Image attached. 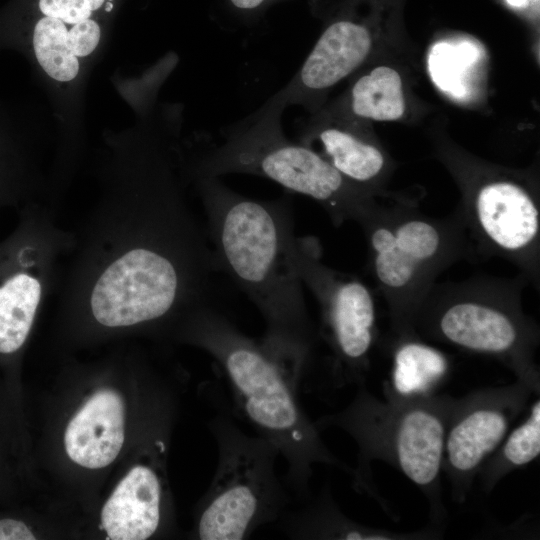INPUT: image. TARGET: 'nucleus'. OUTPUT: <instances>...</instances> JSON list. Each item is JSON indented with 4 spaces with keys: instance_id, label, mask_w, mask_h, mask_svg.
<instances>
[{
    "instance_id": "f257e3e1",
    "label": "nucleus",
    "mask_w": 540,
    "mask_h": 540,
    "mask_svg": "<svg viewBox=\"0 0 540 540\" xmlns=\"http://www.w3.org/2000/svg\"><path fill=\"white\" fill-rule=\"evenodd\" d=\"M200 192L219 269L260 311L266 325L260 341L299 389L317 332L290 255L295 235L291 199L249 198L219 177H200Z\"/></svg>"
},
{
    "instance_id": "f03ea898",
    "label": "nucleus",
    "mask_w": 540,
    "mask_h": 540,
    "mask_svg": "<svg viewBox=\"0 0 540 540\" xmlns=\"http://www.w3.org/2000/svg\"><path fill=\"white\" fill-rule=\"evenodd\" d=\"M189 340L208 352L221 370L238 416L271 442L287 464L284 480L293 501L311 495L314 466L352 473L324 443L306 414L298 389L262 345L241 332L222 312L202 304L190 312Z\"/></svg>"
},
{
    "instance_id": "7ed1b4c3",
    "label": "nucleus",
    "mask_w": 540,
    "mask_h": 540,
    "mask_svg": "<svg viewBox=\"0 0 540 540\" xmlns=\"http://www.w3.org/2000/svg\"><path fill=\"white\" fill-rule=\"evenodd\" d=\"M375 397L360 385L342 410L315 421L321 430L336 427L355 441L358 461L353 487L378 496L371 463L383 461L401 472L426 497L434 522L445 515L441 495L444 439L456 398L446 394L401 399Z\"/></svg>"
},
{
    "instance_id": "20e7f679",
    "label": "nucleus",
    "mask_w": 540,
    "mask_h": 540,
    "mask_svg": "<svg viewBox=\"0 0 540 540\" xmlns=\"http://www.w3.org/2000/svg\"><path fill=\"white\" fill-rule=\"evenodd\" d=\"M527 283L522 275L435 283L414 316L413 329L421 338L496 359L539 395L540 330L523 309Z\"/></svg>"
},
{
    "instance_id": "39448f33",
    "label": "nucleus",
    "mask_w": 540,
    "mask_h": 540,
    "mask_svg": "<svg viewBox=\"0 0 540 540\" xmlns=\"http://www.w3.org/2000/svg\"><path fill=\"white\" fill-rule=\"evenodd\" d=\"M285 109L273 95L244 118L202 159L200 177L261 176L314 199L336 226L346 221L362 223L381 205L372 193L347 180L316 151L290 140L281 123Z\"/></svg>"
},
{
    "instance_id": "423d86ee",
    "label": "nucleus",
    "mask_w": 540,
    "mask_h": 540,
    "mask_svg": "<svg viewBox=\"0 0 540 540\" xmlns=\"http://www.w3.org/2000/svg\"><path fill=\"white\" fill-rule=\"evenodd\" d=\"M368 248L369 272L382 294L395 335L416 333L414 316L452 264L475 256L457 210L434 218L415 206H380L359 224Z\"/></svg>"
},
{
    "instance_id": "0eeeda50",
    "label": "nucleus",
    "mask_w": 540,
    "mask_h": 540,
    "mask_svg": "<svg viewBox=\"0 0 540 540\" xmlns=\"http://www.w3.org/2000/svg\"><path fill=\"white\" fill-rule=\"evenodd\" d=\"M218 460L211 485L197 513L200 540L248 539L276 523L293 501L276 472L278 449L265 438L245 432L222 403L209 422Z\"/></svg>"
},
{
    "instance_id": "6e6552de",
    "label": "nucleus",
    "mask_w": 540,
    "mask_h": 540,
    "mask_svg": "<svg viewBox=\"0 0 540 540\" xmlns=\"http://www.w3.org/2000/svg\"><path fill=\"white\" fill-rule=\"evenodd\" d=\"M290 255L302 283L319 304L317 338L330 351V371L336 384L364 385L376 340L373 293L359 278L325 265L318 240L313 237L294 235Z\"/></svg>"
},
{
    "instance_id": "1a4fd4ad",
    "label": "nucleus",
    "mask_w": 540,
    "mask_h": 540,
    "mask_svg": "<svg viewBox=\"0 0 540 540\" xmlns=\"http://www.w3.org/2000/svg\"><path fill=\"white\" fill-rule=\"evenodd\" d=\"M532 390L523 382L479 389L456 398L447 424L442 473L455 503L465 502L485 461L528 407Z\"/></svg>"
},
{
    "instance_id": "9d476101",
    "label": "nucleus",
    "mask_w": 540,
    "mask_h": 540,
    "mask_svg": "<svg viewBox=\"0 0 540 540\" xmlns=\"http://www.w3.org/2000/svg\"><path fill=\"white\" fill-rule=\"evenodd\" d=\"M372 49L369 27L343 16L325 27L304 63L274 96L287 108L300 105L312 110L331 87L351 75Z\"/></svg>"
},
{
    "instance_id": "9b49d317",
    "label": "nucleus",
    "mask_w": 540,
    "mask_h": 540,
    "mask_svg": "<svg viewBox=\"0 0 540 540\" xmlns=\"http://www.w3.org/2000/svg\"><path fill=\"white\" fill-rule=\"evenodd\" d=\"M276 524L292 539L431 540L441 537L434 527L396 532L356 522L340 510L328 485L317 496L310 495L298 504L292 501Z\"/></svg>"
},
{
    "instance_id": "f8f14e48",
    "label": "nucleus",
    "mask_w": 540,
    "mask_h": 540,
    "mask_svg": "<svg viewBox=\"0 0 540 540\" xmlns=\"http://www.w3.org/2000/svg\"><path fill=\"white\" fill-rule=\"evenodd\" d=\"M122 397L111 389L97 391L70 420L64 435L69 458L89 469H100L118 456L125 430Z\"/></svg>"
},
{
    "instance_id": "ddd939ff",
    "label": "nucleus",
    "mask_w": 540,
    "mask_h": 540,
    "mask_svg": "<svg viewBox=\"0 0 540 540\" xmlns=\"http://www.w3.org/2000/svg\"><path fill=\"white\" fill-rule=\"evenodd\" d=\"M163 486L156 470L134 466L119 482L101 511V526L112 540H144L162 521Z\"/></svg>"
},
{
    "instance_id": "4468645a",
    "label": "nucleus",
    "mask_w": 540,
    "mask_h": 540,
    "mask_svg": "<svg viewBox=\"0 0 540 540\" xmlns=\"http://www.w3.org/2000/svg\"><path fill=\"white\" fill-rule=\"evenodd\" d=\"M298 141L320 154L347 180L373 194L369 186L382 175L386 159L354 129L326 116L318 117L302 130Z\"/></svg>"
},
{
    "instance_id": "2eb2a0df",
    "label": "nucleus",
    "mask_w": 540,
    "mask_h": 540,
    "mask_svg": "<svg viewBox=\"0 0 540 540\" xmlns=\"http://www.w3.org/2000/svg\"><path fill=\"white\" fill-rule=\"evenodd\" d=\"M450 370L449 357L416 333L396 335L384 395L401 399L433 396L448 379Z\"/></svg>"
},
{
    "instance_id": "dca6fc26",
    "label": "nucleus",
    "mask_w": 540,
    "mask_h": 540,
    "mask_svg": "<svg viewBox=\"0 0 540 540\" xmlns=\"http://www.w3.org/2000/svg\"><path fill=\"white\" fill-rule=\"evenodd\" d=\"M405 109L400 74L389 66L374 67L357 78L350 88L347 110L353 118L396 121Z\"/></svg>"
},
{
    "instance_id": "f3484780",
    "label": "nucleus",
    "mask_w": 540,
    "mask_h": 540,
    "mask_svg": "<svg viewBox=\"0 0 540 540\" xmlns=\"http://www.w3.org/2000/svg\"><path fill=\"white\" fill-rule=\"evenodd\" d=\"M528 408V407H527ZM540 454V398L530 404L525 418L510 429L498 448L478 472L482 489L488 493L509 473L529 465Z\"/></svg>"
},
{
    "instance_id": "a211bd4d",
    "label": "nucleus",
    "mask_w": 540,
    "mask_h": 540,
    "mask_svg": "<svg viewBox=\"0 0 540 540\" xmlns=\"http://www.w3.org/2000/svg\"><path fill=\"white\" fill-rule=\"evenodd\" d=\"M42 287L38 279L18 273L0 287V354L10 355L24 344L31 330Z\"/></svg>"
},
{
    "instance_id": "6ab92c4d",
    "label": "nucleus",
    "mask_w": 540,
    "mask_h": 540,
    "mask_svg": "<svg viewBox=\"0 0 540 540\" xmlns=\"http://www.w3.org/2000/svg\"><path fill=\"white\" fill-rule=\"evenodd\" d=\"M33 46L39 64L53 79L67 82L77 76L79 62L69 47L63 21L48 16L40 19L34 28Z\"/></svg>"
},
{
    "instance_id": "aec40b11",
    "label": "nucleus",
    "mask_w": 540,
    "mask_h": 540,
    "mask_svg": "<svg viewBox=\"0 0 540 540\" xmlns=\"http://www.w3.org/2000/svg\"><path fill=\"white\" fill-rule=\"evenodd\" d=\"M105 0H39L40 11L69 24L89 19Z\"/></svg>"
},
{
    "instance_id": "412c9836",
    "label": "nucleus",
    "mask_w": 540,
    "mask_h": 540,
    "mask_svg": "<svg viewBox=\"0 0 540 540\" xmlns=\"http://www.w3.org/2000/svg\"><path fill=\"white\" fill-rule=\"evenodd\" d=\"M100 27L90 19L80 21L68 31V44L76 57L87 56L97 47Z\"/></svg>"
},
{
    "instance_id": "4be33fe9",
    "label": "nucleus",
    "mask_w": 540,
    "mask_h": 540,
    "mask_svg": "<svg viewBox=\"0 0 540 540\" xmlns=\"http://www.w3.org/2000/svg\"><path fill=\"white\" fill-rule=\"evenodd\" d=\"M31 528L21 519L0 518V540H34Z\"/></svg>"
},
{
    "instance_id": "5701e85b",
    "label": "nucleus",
    "mask_w": 540,
    "mask_h": 540,
    "mask_svg": "<svg viewBox=\"0 0 540 540\" xmlns=\"http://www.w3.org/2000/svg\"><path fill=\"white\" fill-rule=\"evenodd\" d=\"M230 4L241 12H254L269 4L272 0H228Z\"/></svg>"
},
{
    "instance_id": "b1692460",
    "label": "nucleus",
    "mask_w": 540,
    "mask_h": 540,
    "mask_svg": "<svg viewBox=\"0 0 540 540\" xmlns=\"http://www.w3.org/2000/svg\"><path fill=\"white\" fill-rule=\"evenodd\" d=\"M507 3L516 8H522L529 4L531 0H506Z\"/></svg>"
},
{
    "instance_id": "393cba45",
    "label": "nucleus",
    "mask_w": 540,
    "mask_h": 540,
    "mask_svg": "<svg viewBox=\"0 0 540 540\" xmlns=\"http://www.w3.org/2000/svg\"><path fill=\"white\" fill-rule=\"evenodd\" d=\"M112 7H113L112 3L109 2V3L107 4V6H106V10H107V11H110V10L112 9Z\"/></svg>"
}]
</instances>
